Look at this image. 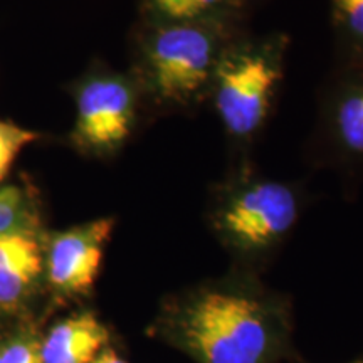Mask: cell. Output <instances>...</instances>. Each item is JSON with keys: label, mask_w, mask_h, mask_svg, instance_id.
Here are the masks:
<instances>
[{"label": "cell", "mask_w": 363, "mask_h": 363, "mask_svg": "<svg viewBox=\"0 0 363 363\" xmlns=\"http://www.w3.org/2000/svg\"><path fill=\"white\" fill-rule=\"evenodd\" d=\"M179 328L203 363H266L271 352L269 313L247 293H203L182 313Z\"/></svg>", "instance_id": "cell-1"}, {"label": "cell", "mask_w": 363, "mask_h": 363, "mask_svg": "<svg viewBox=\"0 0 363 363\" xmlns=\"http://www.w3.org/2000/svg\"><path fill=\"white\" fill-rule=\"evenodd\" d=\"M283 74V38L254 40L220 56L214 74L216 108L230 135L244 140L259 133Z\"/></svg>", "instance_id": "cell-2"}, {"label": "cell", "mask_w": 363, "mask_h": 363, "mask_svg": "<svg viewBox=\"0 0 363 363\" xmlns=\"http://www.w3.org/2000/svg\"><path fill=\"white\" fill-rule=\"evenodd\" d=\"M298 216L299 195L294 185L254 177L230 195L219 222L234 246L256 254L278 244L296 224Z\"/></svg>", "instance_id": "cell-3"}, {"label": "cell", "mask_w": 363, "mask_h": 363, "mask_svg": "<svg viewBox=\"0 0 363 363\" xmlns=\"http://www.w3.org/2000/svg\"><path fill=\"white\" fill-rule=\"evenodd\" d=\"M214 33L195 22H174L153 35L148 65L157 93L185 103L214 78L220 57Z\"/></svg>", "instance_id": "cell-4"}, {"label": "cell", "mask_w": 363, "mask_h": 363, "mask_svg": "<svg viewBox=\"0 0 363 363\" xmlns=\"http://www.w3.org/2000/svg\"><path fill=\"white\" fill-rule=\"evenodd\" d=\"M113 224L111 219H99L59 235L49 251V281L67 293L88 291L98 278Z\"/></svg>", "instance_id": "cell-5"}, {"label": "cell", "mask_w": 363, "mask_h": 363, "mask_svg": "<svg viewBox=\"0 0 363 363\" xmlns=\"http://www.w3.org/2000/svg\"><path fill=\"white\" fill-rule=\"evenodd\" d=\"M135 103L128 86L116 79L93 81L78 99V135L93 147H111L128 136Z\"/></svg>", "instance_id": "cell-6"}, {"label": "cell", "mask_w": 363, "mask_h": 363, "mask_svg": "<svg viewBox=\"0 0 363 363\" xmlns=\"http://www.w3.org/2000/svg\"><path fill=\"white\" fill-rule=\"evenodd\" d=\"M108 330L93 315L67 318L40 345L44 363H91L103 352Z\"/></svg>", "instance_id": "cell-7"}, {"label": "cell", "mask_w": 363, "mask_h": 363, "mask_svg": "<svg viewBox=\"0 0 363 363\" xmlns=\"http://www.w3.org/2000/svg\"><path fill=\"white\" fill-rule=\"evenodd\" d=\"M328 135L343 157L363 160V72L345 81L328 108Z\"/></svg>", "instance_id": "cell-8"}, {"label": "cell", "mask_w": 363, "mask_h": 363, "mask_svg": "<svg viewBox=\"0 0 363 363\" xmlns=\"http://www.w3.org/2000/svg\"><path fill=\"white\" fill-rule=\"evenodd\" d=\"M40 257L0 267V305H12L33 284L40 271Z\"/></svg>", "instance_id": "cell-9"}, {"label": "cell", "mask_w": 363, "mask_h": 363, "mask_svg": "<svg viewBox=\"0 0 363 363\" xmlns=\"http://www.w3.org/2000/svg\"><path fill=\"white\" fill-rule=\"evenodd\" d=\"M34 140H38V133L34 131L9 121H0V184L6 179L17 155Z\"/></svg>", "instance_id": "cell-10"}, {"label": "cell", "mask_w": 363, "mask_h": 363, "mask_svg": "<svg viewBox=\"0 0 363 363\" xmlns=\"http://www.w3.org/2000/svg\"><path fill=\"white\" fill-rule=\"evenodd\" d=\"M224 0H152L158 13L172 22H195Z\"/></svg>", "instance_id": "cell-11"}, {"label": "cell", "mask_w": 363, "mask_h": 363, "mask_svg": "<svg viewBox=\"0 0 363 363\" xmlns=\"http://www.w3.org/2000/svg\"><path fill=\"white\" fill-rule=\"evenodd\" d=\"M40 257L39 247L34 239L21 233L0 235V267L19 264Z\"/></svg>", "instance_id": "cell-12"}, {"label": "cell", "mask_w": 363, "mask_h": 363, "mask_svg": "<svg viewBox=\"0 0 363 363\" xmlns=\"http://www.w3.org/2000/svg\"><path fill=\"white\" fill-rule=\"evenodd\" d=\"M331 7L348 38L363 44V0H331Z\"/></svg>", "instance_id": "cell-13"}, {"label": "cell", "mask_w": 363, "mask_h": 363, "mask_svg": "<svg viewBox=\"0 0 363 363\" xmlns=\"http://www.w3.org/2000/svg\"><path fill=\"white\" fill-rule=\"evenodd\" d=\"M22 208V192L16 185L0 187V235L13 233Z\"/></svg>", "instance_id": "cell-14"}, {"label": "cell", "mask_w": 363, "mask_h": 363, "mask_svg": "<svg viewBox=\"0 0 363 363\" xmlns=\"http://www.w3.org/2000/svg\"><path fill=\"white\" fill-rule=\"evenodd\" d=\"M0 363H44L40 345L21 340L0 350Z\"/></svg>", "instance_id": "cell-15"}, {"label": "cell", "mask_w": 363, "mask_h": 363, "mask_svg": "<svg viewBox=\"0 0 363 363\" xmlns=\"http://www.w3.org/2000/svg\"><path fill=\"white\" fill-rule=\"evenodd\" d=\"M91 363H126V362L118 355L115 350H106V348H104V350L99 353V355Z\"/></svg>", "instance_id": "cell-16"}, {"label": "cell", "mask_w": 363, "mask_h": 363, "mask_svg": "<svg viewBox=\"0 0 363 363\" xmlns=\"http://www.w3.org/2000/svg\"><path fill=\"white\" fill-rule=\"evenodd\" d=\"M353 363H363V360H358V362H353Z\"/></svg>", "instance_id": "cell-17"}]
</instances>
